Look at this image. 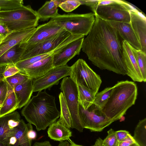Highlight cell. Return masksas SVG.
<instances>
[{
	"label": "cell",
	"instance_id": "f6af8a7d",
	"mask_svg": "<svg viewBox=\"0 0 146 146\" xmlns=\"http://www.w3.org/2000/svg\"><path fill=\"white\" fill-rule=\"evenodd\" d=\"M7 64L0 65V77L3 76L2 74Z\"/></svg>",
	"mask_w": 146,
	"mask_h": 146
},
{
	"label": "cell",
	"instance_id": "8992f818",
	"mask_svg": "<svg viewBox=\"0 0 146 146\" xmlns=\"http://www.w3.org/2000/svg\"><path fill=\"white\" fill-rule=\"evenodd\" d=\"M71 67L70 77L77 84L85 87L95 96L102 83L100 76L82 59L78 60Z\"/></svg>",
	"mask_w": 146,
	"mask_h": 146
},
{
	"label": "cell",
	"instance_id": "60d3db41",
	"mask_svg": "<svg viewBox=\"0 0 146 146\" xmlns=\"http://www.w3.org/2000/svg\"><path fill=\"white\" fill-rule=\"evenodd\" d=\"M10 33L5 25L0 24V35L2 37V39L5 38Z\"/></svg>",
	"mask_w": 146,
	"mask_h": 146
},
{
	"label": "cell",
	"instance_id": "c3c4849f",
	"mask_svg": "<svg viewBox=\"0 0 146 146\" xmlns=\"http://www.w3.org/2000/svg\"><path fill=\"white\" fill-rule=\"evenodd\" d=\"M0 146H8L6 144L0 142Z\"/></svg>",
	"mask_w": 146,
	"mask_h": 146
},
{
	"label": "cell",
	"instance_id": "cb8c5ba5",
	"mask_svg": "<svg viewBox=\"0 0 146 146\" xmlns=\"http://www.w3.org/2000/svg\"><path fill=\"white\" fill-rule=\"evenodd\" d=\"M21 43L11 47L0 56V65L15 64L20 61V57L24 50Z\"/></svg>",
	"mask_w": 146,
	"mask_h": 146
},
{
	"label": "cell",
	"instance_id": "f546056e",
	"mask_svg": "<svg viewBox=\"0 0 146 146\" xmlns=\"http://www.w3.org/2000/svg\"><path fill=\"white\" fill-rule=\"evenodd\" d=\"M30 78L27 75L20 72L15 75L5 78L7 82L8 91H13L15 87Z\"/></svg>",
	"mask_w": 146,
	"mask_h": 146
},
{
	"label": "cell",
	"instance_id": "3957f363",
	"mask_svg": "<svg viewBox=\"0 0 146 146\" xmlns=\"http://www.w3.org/2000/svg\"><path fill=\"white\" fill-rule=\"evenodd\" d=\"M112 87L109 97L101 110L114 122L120 119L135 104L138 92L136 84L128 80L118 81Z\"/></svg>",
	"mask_w": 146,
	"mask_h": 146
},
{
	"label": "cell",
	"instance_id": "e575fe53",
	"mask_svg": "<svg viewBox=\"0 0 146 146\" xmlns=\"http://www.w3.org/2000/svg\"><path fill=\"white\" fill-rule=\"evenodd\" d=\"M108 135L102 140V146H119L117 139L115 131L112 129L108 131Z\"/></svg>",
	"mask_w": 146,
	"mask_h": 146
},
{
	"label": "cell",
	"instance_id": "5bb4252c",
	"mask_svg": "<svg viewBox=\"0 0 146 146\" xmlns=\"http://www.w3.org/2000/svg\"><path fill=\"white\" fill-rule=\"evenodd\" d=\"M55 22L50 20L40 25L37 28L32 35L25 42L21 43L24 48L25 47L39 43L46 40L64 30Z\"/></svg>",
	"mask_w": 146,
	"mask_h": 146
},
{
	"label": "cell",
	"instance_id": "816d5d0a",
	"mask_svg": "<svg viewBox=\"0 0 146 146\" xmlns=\"http://www.w3.org/2000/svg\"><path fill=\"white\" fill-rule=\"evenodd\" d=\"M2 40V38L1 35H0V43L1 41Z\"/></svg>",
	"mask_w": 146,
	"mask_h": 146
},
{
	"label": "cell",
	"instance_id": "83f0119b",
	"mask_svg": "<svg viewBox=\"0 0 146 146\" xmlns=\"http://www.w3.org/2000/svg\"><path fill=\"white\" fill-rule=\"evenodd\" d=\"M139 146H146V118L140 120L136 126L133 137Z\"/></svg>",
	"mask_w": 146,
	"mask_h": 146
},
{
	"label": "cell",
	"instance_id": "4fadbf2b",
	"mask_svg": "<svg viewBox=\"0 0 146 146\" xmlns=\"http://www.w3.org/2000/svg\"><path fill=\"white\" fill-rule=\"evenodd\" d=\"M32 128L31 124H26L21 119L19 124L5 133L0 142L8 146H31L32 140L28 138L27 133Z\"/></svg>",
	"mask_w": 146,
	"mask_h": 146
},
{
	"label": "cell",
	"instance_id": "7402d4cb",
	"mask_svg": "<svg viewBox=\"0 0 146 146\" xmlns=\"http://www.w3.org/2000/svg\"><path fill=\"white\" fill-rule=\"evenodd\" d=\"M21 117L17 111H14L0 117V139L7 132L18 125Z\"/></svg>",
	"mask_w": 146,
	"mask_h": 146
},
{
	"label": "cell",
	"instance_id": "8fae6325",
	"mask_svg": "<svg viewBox=\"0 0 146 146\" xmlns=\"http://www.w3.org/2000/svg\"><path fill=\"white\" fill-rule=\"evenodd\" d=\"M84 36L74 40L68 37L63 43L55 50L52 54L53 67L67 65L76 55H79L82 49Z\"/></svg>",
	"mask_w": 146,
	"mask_h": 146
},
{
	"label": "cell",
	"instance_id": "ac0fdd59",
	"mask_svg": "<svg viewBox=\"0 0 146 146\" xmlns=\"http://www.w3.org/2000/svg\"><path fill=\"white\" fill-rule=\"evenodd\" d=\"M53 68L52 54L25 68L20 72L34 79L43 76Z\"/></svg>",
	"mask_w": 146,
	"mask_h": 146
},
{
	"label": "cell",
	"instance_id": "4dcf8cb0",
	"mask_svg": "<svg viewBox=\"0 0 146 146\" xmlns=\"http://www.w3.org/2000/svg\"><path fill=\"white\" fill-rule=\"evenodd\" d=\"M112 88V87H106L98 93L95 96L93 104L101 109L108 99Z\"/></svg>",
	"mask_w": 146,
	"mask_h": 146
},
{
	"label": "cell",
	"instance_id": "d6986e66",
	"mask_svg": "<svg viewBox=\"0 0 146 146\" xmlns=\"http://www.w3.org/2000/svg\"><path fill=\"white\" fill-rule=\"evenodd\" d=\"M108 21L117 31L118 34L124 40L134 48L141 50V45L130 23Z\"/></svg>",
	"mask_w": 146,
	"mask_h": 146
},
{
	"label": "cell",
	"instance_id": "9c48e42d",
	"mask_svg": "<svg viewBox=\"0 0 146 146\" xmlns=\"http://www.w3.org/2000/svg\"><path fill=\"white\" fill-rule=\"evenodd\" d=\"M135 9L128 2L117 0L115 3L98 6L95 15L106 21L129 23V11Z\"/></svg>",
	"mask_w": 146,
	"mask_h": 146
},
{
	"label": "cell",
	"instance_id": "e0dca14e",
	"mask_svg": "<svg viewBox=\"0 0 146 146\" xmlns=\"http://www.w3.org/2000/svg\"><path fill=\"white\" fill-rule=\"evenodd\" d=\"M36 28H32L10 33L0 43V56L16 44L27 41L34 32Z\"/></svg>",
	"mask_w": 146,
	"mask_h": 146
},
{
	"label": "cell",
	"instance_id": "44dd1931",
	"mask_svg": "<svg viewBox=\"0 0 146 146\" xmlns=\"http://www.w3.org/2000/svg\"><path fill=\"white\" fill-rule=\"evenodd\" d=\"M47 131L48 137L51 139L60 142L69 141L72 136L70 129L60 123L58 121L49 126Z\"/></svg>",
	"mask_w": 146,
	"mask_h": 146
},
{
	"label": "cell",
	"instance_id": "d4e9b609",
	"mask_svg": "<svg viewBox=\"0 0 146 146\" xmlns=\"http://www.w3.org/2000/svg\"><path fill=\"white\" fill-rule=\"evenodd\" d=\"M18 108V103L13 91L8 94L0 107V117L13 112Z\"/></svg>",
	"mask_w": 146,
	"mask_h": 146
},
{
	"label": "cell",
	"instance_id": "7a4b0ae2",
	"mask_svg": "<svg viewBox=\"0 0 146 146\" xmlns=\"http://www.w3.org/2000/svg\"><path fill=\"white\" fill-rule=\"evenodd\" d=\"M21 113L29 123L36 126L38 131L45 130L56 121L60 114L56 107L55 97L45 90L39 91L30 99Z\"/></svg>",
	"mask_w": 146,
	"mask_h": 146
},
{
	"label": "cell",
	"instance_id": "ffe728a7",
	"mask_svg": "<svg viewBox=\"0 0 146 146\" xmlns=\"http://www.w3.org/2000/svg\"><path fill=\"white\" fill-rule=\"evenodd\" d=\"M33 79L26 81L15 86L13 91L18 103V108L24 106L29 102L33 92Z\"/></svg>",
	"mask_w": 146,
	"mask_h": 146
},
{
	"label": "cell",
	"instance_id": "484cf974",
	"mask_svg": "<svg viewBox=\"0 0 146 146\" xmlns=\"http://www.w3.org/2000/svg\"><path fill=\"white\" fill-rule=\"evenodd\" d=\"M77 86L79 103L84 110H87L93 103L95 96L83 86L79 84Z\"/></svg>",
	"mask_w": 146,
	"mask_h": 146
},
{
	"label": "cell",
	"instance_id": "2e32d148",
	"mask_svg": "<svg viewBox=\"0 0 146 146\" xmlns=\"http://www.w3.org/2000/svg\"><path fill=\"white\" fill-rule=\"evenodd\" d=\"M121 44L123 58L127 71L126 75L134 81L143 82L141 74L130 44L123 40Z\"/></svg>",
	"mask_w": 146,
	"mask_h": 146
},
{
	"label": "cell",
	"instance_id": "f1b7e54d",
	"mask_svg": "<svg viewBox=\"0 0 146 146\" xmlns=\"http://www.w3.org/2000/svg\"><path fill=\"white\" fill-rule=\"evenodd\" d=\"M132 52L136 60L140 71L143 82L146 81V53L141 50H137L130 45Z\"/></svg>",
	"mask_w": 146,
	"mask_h": 146
},
{
	"label": "cell",
	"instance_id": "9a60e30c",
	"mask_svg": "<svg viewBox=\"0 0 146 146\" xmlns=\"http://www.w3.org/2000/svg\"><path fill=\"white\" fill-rule=\"evenodd\" d=\"M130 23L141 45V50L146 53V17L137 9L129 11Z\"/></svg>",
	"mask_w": 146,
	"mask_h": 146
},
{
	"label": "cell",
	"instance_id": "603a6c76",
	"mask_svg": "<svg viewBox=\"0 0 146 146\" xmlns=\"http://www.w3.org/2000/svg\"><path fill=\"white\" fill-rule=\"evenodd\" d=\"M63 1L51 0L46 1L36 11L39 19L41 21H45L56 16L58 14V6Z\"/></svg>",
	"mask_w": 146,
	"mask_h": 146
},
{
	"label": "cell",
	"instance_id": "4316f807",
	"mask_svg": "<svg viewBox=\"0 0 146 146\" xmlns=\"http://www.w3.org/2000/svg\"><path fill=\"white\" fill-rule=\"evenodd\" d=\"M60 113V118L58 121L67 128H71V115L66 101L62 92H61L59 95Z\"/></svg>",
	"mask_w": 146,
	"mask_h": 146
},
{
	"label": "cell",
	"instance_id": "1f68e13d",
	"mask_svg": "<svg viewBox=\"0 0 146 146\" xmlns=\"http://www.w3.org/2000/svg\"><path fill=\"white\" fill-rule=\"evenodd\" d=\"M54 52V51L49 53L36 56L25 60H21L17 63L15 65L20 71L33 64L47 57L52 54Z\"/></svg>",
	"mask_w": 146,
	"mask_h": 146
},
{
	"label": "cell",
	"instance_id": "277c9868",
	"mask_svg": "<svg viewBox=\"0 0 146 146\" xmlns=\"http://www.w3.org/2000/svg\"><path fill=\"white\" fill-rule=\"evenodd\" d=\"M39 20L36 11L29 5L0 11V24L5 25L10 33L36 27Z\"/></svg>",
	"mask_w": 146,
	"mask_h": 146
},
{
	"label": "cell",
	"instance_id": "74e56055",
	"mask_svg": "<svg viewBox=\"0 0 146 146\" xmlns=\"http://www.w3.org/2000/svg\"><path fill=\"white\" fill-rule=\"evenodd\" d=\"M81 5H84L89 7L94 14L98 7V4L100 0H80Z\"/></svg>",
	"mask_w": 146,
	"mask_h": 146
},
{
	"label": "cell",
	"instance_id": "7c38bea8",
	"mask_svg": "<svg viewBox=\"0 0 146 146\" xmlns=\"http://www.w3.org/2000/svg\"><path fill=\"white\" fill-rule=\"evenodd\" d=\"M71 72V66L67 65L53 67L42 77L33 79V92L50 88L61 78L70 76Z\"/></svg>",
	"mask_w": 146,
	"mask_h": 146
},
{
	"label": "cell",
	"instance_id": "52a82bcc",
	"mask_svg": "<svg viewBox=\"0 0 146 146\" xmlns=\"http://www.w3.org/2000/svg\"><path fill=\"white\" fill-rule=\"evenodd\" d=\"M60 89L62 91L70 113L71 128L82 132L84 128L81 125L78 115L79 102L76 83L70 77H65L61 83Z\"/></svg>",
	"mask_w": 146,
	"mask_h": 146
},
{
	"label": "cell",
	"instance_id": "d590c367",
	"mask_svg": "<svg viewBox=\"0 0 146 146\" xmlns=\"http://www.w3.org/2000/svg\"><path fill=\"white\" fill-rule=\"evenodd\" d=\"M20 72L19 69L13 64L7 65L3 72L2 76L4 78L12 76Z\"/></svg>",
	"mask_w": 146,
	"mask_h": 146
},
{
	"label": "cell",
	"instance_id": "ba28073f",
	"mask_svg": "<svg viewBox=\"0 0 146 146\" xmlns=\"http://www.w3.org/2000/svg\"><path fill=\"white\" fill-rule=\"evenodd\" d=\"M78 115L82 127L91 131L101 132L113 122L93 103L84 110L79 103Z\"/></svg>",
	"mask_w": 146,
	"mask_h": 146
},
{
	"label": "cell",
	"instance_id": "ee69618b",
	"mask_svg": "<svg viewBox=\"0 0 146 146\" xmlns=\"http://www.w3.org/2000/svg\"><path fill=\"white\" fill-rule=\"evenodd\" d=\"M102 139L100 138L97 139L94 144L92 146H102Z\"/></svg>",
	"mask_w": 146,
	"mask_h": 146
},
{
	"label": "cell",
	"instance_id": "5b68a950",
	"mask_svg": "<svg viewBox=\"0 0 146 146\" xmlns=\"http://www.w3.org/2000/svg\"><path fill=\"white\" fill-rule=\"evenodd\" d=\"M95 20V14H58L50 20L55 22L72 35H87L91 30Z\"/></svg>",
	"mask_w": 146,
	"mask_h": 146
},
{
	"label": "cell",
	"instance_id": "6da1fadb",
	"mask_svg": "<svg viewBox=\"0 0 146 146\" xmlns=\"http://www.w3.org/2000/svg\"><path fill=\"white\" fill-rule=\"evenodd\" d=\"M95 16L93 26L84 39L82 51L100 69L126 75L122 44L117 31L108 21Z\"/></svg>",
	"mask_w": 146,
	"mask_h": 146
},
{
	"label": "cell",
	"instance_id": "7bdbcfd3",
	"mask_svg": "<svg viewBox=\"0 0 146 146\" xmlns=\"http://www.w3.org/2000/svg\"><path fill=\"white\" fill-rule=\"evenodd\" d=\"M33 146H52L48 141H45L42 142H35Z\"/></svg>",
	"mask_w": 146,
	"mask_h": 146
},
{
	"label": "cell",
	"instance_id": "ab89813d",
	"mask_svg": "<svg viewBox=\"0 0 146 146\" xmlns=\"http://www.w3.org/2000/svg\"><path fill=\"white\" fill-rule=\"evenodd\" d=\"M129 133V132L126 130H120L115 131L116 136L118 144L123 141Z\"/></svg>",
	"mask_w": 146,
	"mask_h": 146
},
{
	"label": "cell",
	"instance_id": "7dc6e473",
	"mask_svg": "<svg viewBox=\"0 0 146 146\" xmlns=\"http://www.w3.org/2000/svg\"><path fill=\"white\" fill-rule=\"evenodd\" d=\"M68 141L70 143V146H84L75 143L70 139Z\"/></svg>",
	"mask_w": 146,
	"mask_h": 146
},
{
	"label": "cell",
	"instance_id": "f907efd6",
	"mask_svg": "<svg viewBox=\"0 0 146 146\" xmlns=\"http://www.w3.org/2000/svg\"><path fill=\"white\" fill-rule=\"evenodd\" d=\"M4 78L3 76L0 77V82Z\"/></svg>",
	"mask_w": 146,
	"mask_h": 146
},
{
	"label": "cell",
	"instance_id": "d6a6232c",
	"mask_svg": "<svg viewBox=\"0 0 146 146\" xmlns=\"http://www.w3.org/2000/svg\"><path fill=\"white\" fill-rule=\"evenodd\" d=\"M22 0H0V11L13 9L23 6Z\"/></svg>",
	"mask_w": 146,
	"mask_h": 146
},
{
	"label": "cell",
	"instance_id": "681fc988",
	"mask_svg": "<svg viewBox=\"0 0 146 146\" xmlns=\"http://www.w3.org/2000/svg\"><path fill=\"white\" fill-rule=\"evenodd\" d=\"M130 146H139L136 143H134Z\"/></svg>",
	"mask_w": 146,
	"mask_h": 146
},
{
	"label": "cell",
	"instance_id": "bcb514c9",
	"mask_svg": "<svg viewBox=\"0 0 146 146\" xmlns=\"http://www.w3.org/2000/svg\"><path fill=\"white\" fill-rule=\"evenodd\" d=\"M58 146H70L69 143L67 141H60Z\"/></svg>",
	"mask_w": 146,
	"mask_h": 146
},
{
	"label": "cell",
	"instance_id": "f35d334b",
	"mask_svg": "<svg viewBox=\"0 0 146 146\" xmlns=\"http://www.w3.org/2000/svg\"><path fill=\"white\" fill-rule=\"evenodd\" d=\"M135 143L133 136L129 133L127 137L120 143L119 146H130Z\"/></svg>",
	"mask_w": 146,
	"mask_h": 146
},
{
	"label": "cell",
	"instance_id": "30bf717a",
	"mask_svg": "<svg viewBox=\"0 0 146 146\" xmlns=\"http://www.w3.org/2000/svg\"><path fill=\"white\" fill-rule=\"evenodd\" d=\"M71 35L64 30L42 42L25 47L20 57V61L54 52Z\"/></svg>",
	"mask_w": 146,
	"mask_h": 146
},
{
	"label": "cell",
	"instance_id": "836d02e7",
	"mask_svg": "<svg viewBox=\"0 0 146 146\" xmlns=\"http://www.w3.org/2000/svg\"><path fill=\"white\" fill-rule=\"evenodd\" d=\"M81 3L79 0H63L58 7L66 12L74 10L80 5Z\"/></svg>",
	"mask_w": 146,
	"mask_h": 146
},
{
	"label": "cell",
	"instance_id": "b9f144b4",
	"mask_svg": "<svg viewBox=\"0 0 146 146\" xmlns=\"http://www.w3.org/2000/svg\"><path fill=\"white\" fill-rule=\"evenodd\" d=\"M27 136L29 139L32 141L36 139L37 134L36 131L33 130V128L30 129L27 133Z\"/></svg>",
	"mask_w": 146,
	"mask_h": 146
},
{
	"label": "cell",
	"instance_id": "8d00e7d4",
	"mask_svg": "<svg viewBox=\"0 0 146 146\" xmlns=\"http://www.w3.org/2000/svg\"><path fill=\"white\" fill-rule=\"evenodd\" d=\"M8 93L7 85L5 78L0 82V107Z\"/></svg>",
	"mask_w": 146,
	"mask_h": 146
}]
</instances>
